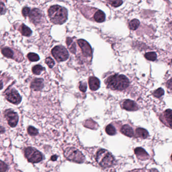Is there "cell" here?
<instances>
[{"label":"cell","mask_w":172,"mask_h":172,"mask_svg":"<svg viewBox=\"0 0 172 172\" xmlns=\"http://www.w3.org/2000/svg\"><path fill=\"white\" fill-rule=\"evenodd\" d=\"M107 87L112 90H122L128 87L129 80L125 75L122 74L113 75L105 80Z\"/></svg>","instance_id":"1"},{"label":"cell","mask_w":172,"mask_h":172,"mask_svg":"<svg viewBox=\"0 0 172 172\" xmlns=\"http://www.w3.org/2000/svg\"><path fill=\"white\" fill-rule=\"evenodd\" d=\"M48 14L51 21L55 24H62L68 18L67 10L59 5L50 7L48 10Z\"/></svg>","instance_id":"2"},{"label":"cell","mask_w":172,"mask_h":172,"mask_svg":"<svg viewBox=\"0 0 172 172\" xmlns=\"http://www.w3.org/2000/svg\"><path fill=\"white\" fill-rule=\"evenodd\" d=\"M96 161L102 167H109L113 165L114 158L108 151L104 149H99L96 153Z\"/></svg>","instance_id":"3"},{"label":"cell","mask_w":172,"mask_h":172,"mask_svg":"<svg viewBox=\"0 0 172 172\" xmlns=\"http://www.w3.org/2000/svg\"><path fill=\"white\" fill-rule=\"evenodd\" d=\"M64 156L67 160L75 163H83L85 157L82 152L74 148H68L64 152Z\"/></svg>","instance_id":"4"},{"label":"cell","mask_w":172,"mask_h":172,"mask_svg":"<svg viewBox=\"0 0 172 172\" xmlns=\"http://www.w3.org/2000/svg\"><path fill=\"white\" fill-rule=\"evenodd\" d=\"M25 156L28 161L32 163H37L43 160L42 154L34 148H26L25 149Z\"/></svg>","instance_id":"5"},{"label":"cell","mask_w":172,"mask_h":172,"mask_svg":"<svg viewBox=\"0 0 172 172\" xmlns=\"http://www.w3.org/2000/svg\"><path fill=\"white\" fill-rule=\"evenodd\" d=\"M52 54L55 59L58 62H62L68 59L69 53L63 46H56L52 50Z\"/></svg>","instance_id":"6"},{"label":"cell","mask_w":172,"mask_h":172,"mask_svg":"<svg viewBox=\"0 0 172 172\" xmlns=\"http://www.w3.org/2000/svg\"><path fill=\"white\" fill-rule=\"evenodd\" d=\"M4 115L10 126L15 127L17 125L19 119L17 113L12 110H7L5 112Z\"/></svg>","instance_id":"7"},{"label":"cell","mask_w":172,"mask_h":172,"mask_svg":"<svg viewBox=\"0 0 172 172\" xmlns=\"http://www.w3.org/2000/svg\"><path fill=\"white\" fill-rule=\"evenodd\" d=\"M6 98L9 102L15 105H18L21 101L20 95L17 90L14 89H11L6 93Z\"/></svg>","instance_id":"8"},{"label":"cell","mask_w":172,"mask_h":172,"mask_svg":"<svg viewBox=\"0 0 172 172\" xmlns=\"http://www.w3.org/2000/svg\"><path fill=\"white\" fill-rule=\"evenodd\" d=\"M78 44L82 50V53L86 57H91L92 55V47L87 41L84 40H79L77 41Z\"/></svg>","instance_id":"9"},{"label":"cell","mask_w":172,"mask_h":172,"mask_svg":"<svg viewBox=\"0 0 172 172\" xmlns=\"http://www.w3.org/2000/svg\"><path fill=\"white\" fill-rule=\"evenodd\" d=\"M161 120L163 123L170 128H172V110L167 109L161 116Z\"/></svg>","instance_id":"10"},{"label":"cell","mask_w":172,"mask_h":172,"mask_svg":"<svg viewBox=\"0 0 172 172\" xmlns=\"http://www.w3.org/2000/svg\"><path fill=\"white\" fill-rule=\"evenodd\" d=\"M41 16H42V15H41V11L37 8H34V9H32L29 15V19L31 21L35 24L40 23L41 20Z\"/></svg>","instance_id":"11"},{"label":"cell","mask_w":172,"mask_h":172,"mask_svg":"<svg viewBox=\"0 0 172 172\" xmlns=\"http://www.w3.org/2000/svg\"><path fill=\"white\" fill-rule=\"evenodd\" d=\"M122 108L128 111H135L138 109L137 104L130 99H126L122 104Z\"/></svg>","instance_id":"12"},{"label":"cell","mask_w":172,"mask_h":172,"mask_svg":"<svg viewBox=\"0 0 172 172\" xmlns=\"http://www.w3.org/2000/svg\"><path fill=\"white\" fill-rule=\"evenodd\" d=\"M44 86V80L41 78H35L31 83V89L35 91L41 90Z\"/></svg>","instance_id":"13"},{"label":"cell","mask_w":172,"mask_h":172,"mask_svg":"<svg viewBox=\"0 0 172 172\" xmlns=\"http://www.w3.org/2000/svg\"><path fill=\"white\" fill-rule=\"evenodd\" d=\"M89 86L91 90L96 91L99 89L100 86V81L98 78L91 77L89 78Z\"/></svg>","instance_id":"14"},{"label":"cell","mask_w":172,"mask_h":172,"mask_svg":"<svg viewBox=\"0 0 172 172\" xmlns=\"http://www.w3.org/2000/svg\"><path fill=\"white\" fill-rule=\"evenodd\" d=\"M134 153L139 160H147L149 157L148 154L146 152V151L141 148H136L134 150Z\"/></svg>","instance_id":"15"},{"label":"cell","mask_w":172,"mask_h":172,"mask_svg":"<svg viewBox=\"0 0 172 172\" xmlns=\"http://www.w3.org/2000/svg\"><path fill=\"white\" fill-rule=\"evenodd\" d=\"M121 132L128 137H132L134 135V131L132 128L128 125H124L121 128Z\"/></svg>","instance_id":"16"},{"label":"cell","mask_w":172,"mask_h":172,"mask_svg":"<svg viewBox=\"0 0 172 172\" xmlns=\"http://www.w3.org/2000/svg\"><path fill=\"white\" fill-rule=\"evenodd\" d=\"M93 18H94V20L97 22L102 23L105 20V14L101 10H98V11L95 13Z\"/></svg>","instance_id":"17"},{"label":"cell","mask_w":172,"mask_h":172,"mask_svg":"<svg viewBox=\"0 0 172 172\" xmlns=\"http://www.w3.org/2000/svg\"><path fill=\"white\" fill-rule=\"evenodd\" d=\"M136 133L138 137L146 138L148 136V132L146 130L142 128H138L136 130Z\"/></svg>","instance_id":"18"},{"label":"cell","mask_w":172,"mask_h":172,"mask_svg":"<svg viewBox=\"0 0 172 172\" xmlns=\"http://www.w3.org/2000/svg\"><path fill=\"white\" fill-rule=\"evenodd\" d=\"M20 31L22 34L25 37H29L32 34V31H31V29L24 24L21 26Z\"/></svg>","instance_id":"19"},{"label":"cell","mask_w":172,"mask_h":172,"mask_svg":"<svg viewBox=\"0 0 172 172\" xmlns=\"http://www.w3.org/2000/svg\"><path fill=\"white\" fill-rule=\"evenodd\" d=\"M2 53L3 55L7 58L13 59L14 53L11 49L9 47H4L2 50Z\"/></svg>","instance_id":"20"},{"label":"cell","mask_w":172,"mask_h":172,"mask_svg":"<svg viewBox=\"0 0 172 172\" xmlns=\"http://www.w3.org/2000/svg\"><path fill=\"white\" fill-rule=\"evenodd\" d=\"M139 24H140L139 21L136 19H134L130 21L129 23V28L131 30L135 31L138 28Z\"/></svg>","instance_id":"21"},{"label":"cell","mask_w":172,"mask_h":172,"mask_svg":"<svg viewBox=\"0 0 172 172\" xmlns=\"http://www.w3.org/2000/svg\"><path fill=\"white\" fill-rule=\"evenodd\" d=\"M67 44L68 47L70 50V52H71L72 53H75L76 52V49H75V44L74 43H73V41L72 40L71 38L70 37H68L67 38Z\"/></svg>","instance_id":"22"},{"label":"cell","mask_w":172,"mask_h":172,"mask_svg":"<svg viewBox=\"0 0 172 172\" xmlns=\"http://www.w3.org/2000/svg\"><path fill=\"white\" fill-rule=\"evenodd\" d=\"M145 58L149 61H154L157 59V54L155 52H148L144 55Z\"/></svg>","instance_id":"23"},{"label":"cell","mask_w":172,"mask_h":172,"mask_svg":"<svg viewBox=\"0 0 172 172\" xmlns=\"http://www.w3.org/2000/svg\"><path fill=\"white\" fill-rule=\"evenodd\" d=\"M105 132L109 135H114L116 134V129L113 125L109 124L105 128Z\"/></svg>","instance_id":"24"},{"label":"cell","mask_w":172,"mask_h":172,"mask_svg":"<svg viewBox=\"0 0 172 172\" xmlns=\"http://www.w3.org/2000/svg\"><path fill=\"white\" fill-rule=\"evenodd\" d=\"M44 70V68L41 65H37L32 68V71L34 74L40 75Z\"/></svg>","instance_id":"25"},{"label":"cell","mask_w":172,"mask_h":172,"mask_svg":"<svg viewBox=\"0 0 172 172\" xmlns=\"http://www.w3.org/2000/svg\"><path fill=\"white\" fill-rule=\"evenodd\" d=\"M28 58L31 62H37L40 60V57L37 54L30 53L28 55Z\"/></svg>","instance_id":"26"},{"label":"cell","mask_w":172,"mask_h":172,"mask_svg":"<svg viewBox=\"0 0 172 172\" xmlns=\"http://www.w3.org/2000/svg\"><path fill=\"white\" fill-rule=\"evenodd\" d=\"M164 95V90L161 88H159L157 90H155L153 93L154 96L157 98H159L163 96Z\"/></svg>","instance_id":"27"},{"label":"cell","mask_w":172,"mask_h":172,"mask_svg":"<svg viewBox=\"0 0 172 172\" xmlns=\"http://www.w3.org/2000/svg\"><path fill=\"white\" fill-rule=\"evenodd\" d=\"M28 133L31 136H35L38 134V130L34 127L29 126L28 129Z\"/></svg>","instance_id":"28"},{"label":"cell","mask_w":172,"mask_h":172,"mask_svg":"<svg viewBox=\"0 0 172 172\" xmlns=\"http://www.w3.org/2000/svg\"><path fill=\"white\" fill-rule=\"evenodd\" d=\"M45 63H46V64H47V65L50 68H53L54 65H55V62H54L53 60L52 59V58H50V57H48V58H46V60H45Z\"/></svg>","instance_id":"29"},{"label":"cell","mask_w":172,"mask_h":172,"mask_svg":"<svg viewBox=\"0 0 172 172\" xmlns=\"http://www.w3.org/2000/svg\"><path fill=\"white\" fill-rule=\"evenodd\" d=\"M122 1H111L109 2V3L113 7H119L123 4Z\"/></svg>","instance_id":"30"},{"label":"cell","mask_w":172,"mask_h":172,"mask_svg":"<svg viewBox=\"0 0 172 172\" xmlns=\"http://www.w3.org/2000/svg\"><path fill=\"white\" fill-rule=\"evenodd\" d=\"M30 12H31V10L29 8L27 7H24L22 10V15L24 17H27L28 15H29Z\"/></svg>","instance_id":"31"},{"label":"cell","mask_w":172,"mask_h":172,"mask_svg":"<svg viewBox=\"0 0 172 172\" xmlns=\"http://www.w3.org/2000/svg\"><path fill=\"white\" fill-rule=\"evenodd\" d=\"M79 89L81 92H84L86 91L87 89V85L85 83H82L81 82L80 83V85L79 86Z\"/></svg>","instance_id":"32"},{"label":"cell","mask_w":172,"mask_h":172,"mask_svg":"<svg viewBox=\"0 0 172 172\" xmlns=\"http://www.w3.org/2000/svg\"><path fill=\"white\" fill-rule=\"evenodd\" d=\"M7 170V166L3 161H1V172H5Z\"/></svg>","instance_id":"33"},{"label":"cell","mask_w":172,"mask_h":172,"mask_svg":"<svg viewBox=\"0 0 172 172\" xmlns=\"http://www.w3.org/2000/svg\"><path fill=\"white\" fill-rule=\"evenodd\" d=\"M167 87L170 90L172 91V78L167 81Z\"/></svg>","instance_id":"34"},{"label":"cell","mask_w":172,"mask_h":172,"mask_svg":"<svg viewBox=\"0 0 172 172\" xmlns=\"http://www.w3.org/2000/svg\"><path fill=\"white\" fill-rule=\"evenodd\" d=\"M1 7L2 8L1 9V12H2V13L1 14H3V10H5V6L2 3H1Z\"/></svg>","instance_id":"35"},{"label":"cell","mask_w":172,"mask_h":172,"mask_svg":"<svg viewBox=\"0 0 172 172\" xmlns=\"http://www.w3.org/2000/svg\"><path fill=\"white\" fill-rule=\"evenodd\" d=\"M57 156H56V155H54V156H53V157H51V160L54 161H56V160H57Z\"/></svg>","instance_id":"36"},{"label":"cell","mask_w":172,"mask_h":172,"mask_svg":"<svg viewBox=\"0 0 172 172\" xmlns=\"http://www.w3.org/2000/svg\"><path fill=\"white\" fill-rule=\"evenodd\" d=\"M171 158H172V156H171Z\"/></svg>","instance_id":"37"}]
</instances>
